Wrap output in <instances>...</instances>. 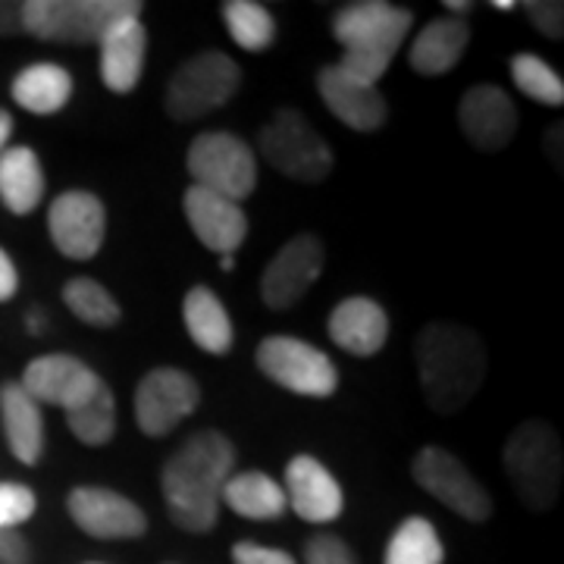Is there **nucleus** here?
I'll return each mask as SVG.
<instances>
[{"label":"nucleus","instance_id":"6ab92c4d","mask_svg":"<svg viewBox=\"0 0 564 564\" xmlns=\"http://www.w3.org/2000/svg\"><path fill=\"white\" fill-rule=\"evenodd\" d=\"M182 207H185V220L192 226L195 239L204 248L217 251L223 258H229L236 248H242L245 236H248V217H245L242 204L192 185L185 192Z\"/></svg>","mask_w":564,"mask_h":564},{"label":"nucleus","instance_id":"a211bd4d","mask_svg":"<svg viewBox=\"0 0 564 564\" xmlns=\"http://www.w3.org/2000/svg\"><path fill=\"white\" fill-rule=\"evenodd\" d=\"M282 492H285V505L307 524H329L345 508L343 486L314 455H295L285 464Z\"/></svg>","mask_w":564,"mask_h":564},{"label":"nucleus","instance_id":"39448f33","mask_svg":"<svg viewBox=\"0 0 564 564\" xmlns=\"http://www.w3.org/2000/svg\"><path fill=\"white\" fill-rule=\"evenodd\" d=\"M141 17L139 0H29L22 32L54 44H101L122 20Z\"/></svg>","mask_w":564,"mask_h":564},{"label":"nucleus","instance_id":"5701e85b","mask_svg":"<svg viewBox=\"0 0 564 564\" xmlns=\"http://www.w3.org/2000/svg\"><path fill=\"white\" fill-rule=\"evenodd\" d=\"M0 421L13 458L22 464H39L44 452V414L41 404L20 383L0 386Z\"/></svg>","mask_w":564,"mask_h":564},{"label":"nucleus","instance_id":"f257e3e1","mask_svg":"<svg viewBox=\"0 0 564 564\" xmlns=\"http://www.w3.org/2000/svg\"><path fill=\"white\" fill-rule=\"evenodd\" d=\"M236 467V448L220 430L188 436L163 464V502L185 533H207L220 518V496Z\"/></svg>","mask_w":564,"mask_h":564},{"label":"nucleus","instance_id":"f3484780","mask_svg":"<svg viewBox=\"0 0 564 564\" xmlns=\"http://www.w3.org/2000/svg\"><path fill=\"white\" fill-rule=\"evenodd\" d=\"M464 139L477 151H502L518 132V107L499 85H474L458 104Z\"/></svg>","mask_w":564,"mask_h":564},{"label":"nucleus","instance_id":"79ce46f5","mask_svg":"<svg viewBox=\"0 0 564 564\" xmlns=\"http://www.w3.org/2000/svg\"><path fill=\"white\" fill-rule=\"evenodd\" d=\"M220 267H223V270H232V267H236V263H232V254H229V258H223Z\"/></svg>","mask_w":564,"mask_h":564},{"label":"nucleus","instance_id":"a878e982","mask_svg":"<svg viewBox=\"0 0 564 564\" xmlns=\"http://www.w3.org/2000/svg\"><path fill=\"white\" fill-rule=\"evenodd\" d=\"M13 101L35 117H51L73 98V76L57 63H32L13 79Z\"/></svg>","mask_w":564,"mask_h":564},{"label":"nucleus","instance_id":"2f4dec72","mask_svg":"<svg viewBox=\"0 0 564 564\" xmlns=\"http://www.w3.org/2000/svg\"><path fill=\"white\" fill-rule=\"evenodd\" d=\"M511 79L530 101H540L545 107H562L564 104L562 76L536 54H514L511 57Z\"/></svg>","mask_w":564,"mask_h":564},{"label":"nucleus","instance_id":"f03ea898","mask_svg":"<svg viewBox=\"0 0 564 564\" xmlns=\"http://www.w3.org/2000/svg\"><path fill=\"white\" fill-rule=\"evenodd\" d=\"M417 377L426 404L452 417L474 402L486 377V345L480 333L462 323H426L414 343Z\"/></svg>","mask_w":564,"mask_h":564},{"label":"nucleus","instance_id":"b1692460","mask_svg":"<svg viewBox=\"0 0 564 564\" xmlns=\"http://www.w3.org/2000/svg\"><path fill=\"white\" fill-rule=\"evenodd\" d=\"M44 170L32 148H7L0 154V202L10 214L25 217L44 202Z\"/></svg>","mask_w":564,"mask_h":564},{"label":"nucleus","instance_id":"ddd939ff","mask_svg":"<svg viewBox=\"0 0 564 564\" xmlns=\"http://www.w3.org/2000/svg\"><path fill=\"white\" fill-rule=\"evenodd\" d=\"M66 511L73 524L95 540H139L148 530L139 505L107 486H76L66 499Z\"/></svg>","mask_w":564,"mask_h":564},{"label":"nucleus","instance_id":"c9c22d12","mask_svg":"<svg viewBox=\"0 0 564 564\" xmlns=\"http://www.w3.org/2000/svg\"><path fill=\"white\" fill-rule=\"evenodd\" d=\"M232 564H299L289 552L270 549L258 543H236L232 545Z\"/></svg>","mask_w":564,"mask_h":564},{"label":"nucleus","instance_id":"412c9836","mask_svg":"<svg viewBox=\"0 0 564 564\" xmlns=\"http://www.w3.org/2000/svg\"><path fill=\"white\" fill-rule=\"evenodd\" d=\"M101 82L113 95L135 91L144 73V54H148V32L141 17L122 20L101 39Z\"/></svg>","mask_w":564,"mask_h":564},{"label":"nucleus","instance_id":"4c0bfd02","mask_svg":"<svg viewBox=\"0 0 564 564\" xmlns=\"http://www.w3.org/2000/svg\"><path fill=\"white\" fill-rule=\"evenodd\" d=\"M20 289V273H17V263L10 261V254L0 248V302H10Z\"/></svg>","mask_w":564,"mask_h":564},{"label":"nucleus","instance_id":"2eb2a0df","mask_svg":"<svg viewBox=\"0 0 564 564\" xmlns=\"http://www.w3.org/2000/svg\"><path fill=\"white\" fill-rule=\"evenodd\" d=\"M20 386L39 404H57L63 411H73L91 402L101 392L104 380L73 355H41L25 364Z\"/></svg>","mask_w":564,"mask_h":564},{"label":"nucleus","instance_id":"c85d7f7f","mask_svg":"<svg viewBox=\"0 0 564 564\" xmlns=\"http://www.w3.org/2000/svg\"><path fill=\"white\" fill-rule=\"evenodd\" d=\"M445 549L426 518H408L386 545L383 564H443Z\"/></svg>","mask_w":564,"mask_h":564},{"label":"nucleus","instance_id":"423d86ee","mask_svg":"<svg viewBox=\"0 0 564 564\" xmlns=\"http://www.w3.org/2000/svg\"><path fill=\"white\" fill-rule=\"evenodd\" d=\"M242 69L223 51H204L185 61L166 85V113L176 122H195L236 98Z\"/></svg>","mask_w":564,"mask_h":564},{"label":"nucleus","instance_id":"7ed1b4c3","mask_svg":"<svg viewBox=\"0 0 564 564\" xmlns=\"http://www.w3.org/2000/svg\"><path fill=\"white\" fill-rule=\"evenodd\" d=\"M414 13L386 3V0H358L345 3L333 17V35L343 47V66L348 76L377 85L389 63L402 51V41L411 32Z\"/></svg>","mask_w":564,"mask_h":564},{"label":"nucleus","instance_id":"1a4fd4ad","mask_svg":"<svg viewBox=\"0 0 564 564\" xmlns=\"http://www.w3.org/2000/svg\"><path fill=\"white\" fill-rule=\"evenodd\" d=\"M258 367L267 380L282 389L307 395V399H329L339 389L336 364L304 339L295 336H267L258 345Z\"/></svg>","mask_w":564,"mask_h":564},{"label":"nucleus","instance_id":"393cba45","mask_svg":"<svg viewBox=\"0 0 564 564\" xmlns=\"http://www.w3.org/2000/svg\"><path fill=\"white\" fill-rule=\"evenodd\" d=\"M182 321H185L192 343L207 355L232 351V321L214 289H207V285L188 289V295L182 302Z\"/></svg>","mask_w":564,"mask_h":564},{"label":"nucleus","instance_id":"a19ab883","mask_svg":"<svg viewBox=\"0 0 564 564\" xmlns=\"http://www.w3.org/2000/svg\"><path fill=\"white\" fill-rule=\"evenodd\" d=\"M445 10L458 13V20H462L464 13H470V10H474V3H462V0H445Z\"/></svg>","mask_w":564,"mask_h":564},{"label":"nucleus","instance_id":"9d476101","mask_svg":"<svg viewBox=\"0 0 564 564\" xmlns=\"http://www.w3.org/2000/svg\"><path fill=\"white\" fill-rule=\"evenodd\" d=\"M411 474L423 492H430L448 511H455L458 518L470 524H484L492 518V499L484 486L477 484V477L467 470L462 458H455L452 452H445L440 445H426L414 455Z\"/></svg>","mask_w":564,"mask_h":564},{"label":"nucleus","instance_id":"7c9ffc66","mask_svg":"<svg viewBox=\"0 0 564 564\" xmlns=\"http://www.w3.org/2000/svg\"><path fill=\"white\" fill-rule=\"evenodd\" d=\"M66 426L79 443L91 445V448L107 445L113 440V433H117V399L107 389V383L101 386V392L91 402L66 411Z\"/></svg>","mask_w":564,"mask_h":564},{"label":"nucleus","instance_id":"58836bf2","mask_svg":"<svg viewBox=\"0 0 564 564\" xmlns=\"http://www.w3.org/2000/svg\"><path fill=\"white\" fill-rule=\"evenodd\" d=\"M17 32H22V3L0 0V39H10Z\"/></svg>","mask_w":564,"mask_h":564},{"label":"nucleus","instance_id":"4be33fe9","mask_svg":"<svg viewBox=\"0 0 564 564\" xmlns=\"http://www.w3.org/2000/svg\"><path fill=\"white\" fill-rule=\"evenodd\" d=\"M470 44V25L458 17H440L426 22L421 35L411 41L408 63L417 76H445L462 63Z\"/></svg>","mask_w":564,"mask_h":564},{"label":"nucleus","instance_id":"dca6fc26","mask_svg":"<svg viewBox=\"0 0 564 564\" xmlns=\"http://www.w3.org/2000/svg\"><path fill=\"white\" fill-rule=\"evenodd\" d=\"M317 91L326 110L355 132H377L389 120V104L377 85L348 76L339 63H329L317 73Z\"/></svg>","mask_w":564,"mask_h":564},{"label":"nucleus","instance_id":"ea45409f","mask_svg":"<svg viewBox=\"0 0 564 564\" xmlns=\"http://www.w3.org/2000/svg\"><path fill=\"white\" fill-rule=\"evenodd\" d=\"M13 135V117L7 110H0V154L7 151V141Z\"/></svg>","mask_w":564,"mask_h":564},{"label":"nucleus","instance_id":"72a5a7b5","mask_svg":"<svg viewBox=\"0 0 564 564\" xmlns=\"http://www.w3.org/2000/svg\"><path fill=\"white\" fill-rule=\"evenodd\" d=\"M304 564H358L345 540L333 533H317L304 545Z\"/></svg>","mask_w":564,"mask_h":564},{"label":"nucleus","instance_id":"6e6552de","mask_svg":"<svg viewBox=\"0 0 564 564\" xmlns=\"http://www.w3.org/2000/svg\"><path fill=\"white\" fill-rule=\"evenodd\" d=\"M188 173L198 188L242 204L258 185L254 151L232 132H202L188 148Z\"/></svg>","mask_w":564,"mask_h":564},{"label":"nucleus","instance_id":"0eeeda50","mask_svg":"<svg viewBox=\"0 0 564 564\" xmlns=\"http://www.w3.org/2000/svg\"><path fill=\"white\" fill-rule=\"evenodd\" d=\"M261 154L276 173L295 182H323L333 173V148L311 120L285 107L261 129Z\"/></svg>","mask_w":564,"mask_h":564},{"label":"nucleus","instance_id":"f704fd0d","mask_svg":"<svg viewBox=\"0 0 564 564\" xmlns=\"http://www.w3.org/2000/svg\"><path fill=\"white\" fill-rule=\"evenodd\" d=\"M530 22L543 32L545 39L562 41L564 35V7L558 0H530L524 7Z\"/></svg>","mask_w":564,"mask_h":564},{"label":"nucleus","instance_id":"e433bc0d","mask_svg":"<svg viewBox=\"0 0 564 564\" xmlns=\"http://www.w3.org/2000/svg\"><path fill=\"white\" fill-rule=\"evenodd\" d=\"M32 549L20 530H0V564H29Z\"/></svg>","mask_w":564,"mask_h":564},{"label":"nucleus","instance_id":"bb28decb","mask_svg":"<svg viewBox=\"0 0 564 564\" xmlns=\"http://www.w3.org/2000/svg\"><path fill=\"white\" fill-rule=\"evenodd\" d=\"M220 502L229 505L239 518H248V521H280L289 511L282 486L261 470H245V474L229 477L223 486Z\"/></svg>","mask_w":564,"mask_h":564},{"label":"nucleus","instance_id":"473e14b6","mask_svg":"<svg viewBox=\"0 0 564 564\" xmlns=\"http://www.w3.org/2000/svg\"><path fill=\"white\" fill-rule=\"evenodd\" d=\"M35 492L22 484H0V530H20L35 514Z\"/></svg>","mask_w":564,"mask_h":564},{"label":"nucleus","instance_id":"9b49d317","mask_svg":"<svg viewBox=\"0 0 564 564\" xmlns=\"http://www.w3.org/2000/svg\"><path fill=\"white\" fill-rule=\"evenodd\" d=\"M202 402V386L180 367H154L135 389V423L144 436H166Z\"/></svg>","mask_w":564,"mask_h":564},{"label":"nucleus","instance_id":"20e7f679","mask_svg":"<svg viewBox=\"0 0 564 564\" xmlns=\"http://www.w3.org/2000/svg\"><path fill=\"white\" fill-rule=\"evenodd\" d=\"M502 467L518 499L530 511H549L558 502L564 452L558 433L545 421H524L514 426L502 448Z\"/></svg>","mask_w":564,"mask_h":564},{"label":"nucleus","instance_id":"aec40b11","mask_svg":"<svg viewBox=\"0 0 564 564\" xmlns=\"http://www.w3.org/2000/svg\"><path fill=\"white\" fill-rule=\"evenodd\" d=\"M326 329H329V339L343 351L370 358V355L383 351L386 339H389V317H386L383 304L355 295V299H345L333 307Z\"/></svg>","mask_w":564,"mask_h":564},{"label":"nucleus","instance_id":"f8f14e48","mask_svg":"<svg viewBox=\"0 0 564 564\" xmlns=\"http://www.w3.org/2000/svg\"><path fill=\"white\" fill-rule=\"evenodd\" d=\"M47 232L57 251L73 258V261H88L101 251L104 236H107V210L98 195L91 192H63L54 198L47 210Z\"/></svg>","mask_w":564,"mask_h":564},{"label":"nucleus","instance_id":"c756f323","mask_svg":"<svg viewBox=\"0 0 564 564\" xmlns=\"http://www.w3.org/2000/svg\"><path fill=\"white\" fill-rule=\"evenodd\" d=\"M63 302L82 323L98 326V329H110L122 317L117 299L104 289L101 282L88 280V276H76V280L66 282L63 285Z\"/></svg>","mask_w":564,"mask_h":564},{"label":"nucleus","instance_id":"cd10ccee","mask_svg":"<svg viewBox=\"0 0 564 564\" xmlns=\"http://www.w3.org/2000/svg\"><path fill=\"white\" fill-rule=\"evenodd\" d=\"M223 25L229 32V39L236 41L242 51H267L273 39H276V22H273V13L263 7V3H254V0H229L220 7Z\"/></svg>","mask_w":564,"mask_h":564},{"label":"nucleus","instance_id":"4468645a","mask_svg":"<svg viewBox=\"0 0 564 564\" xmlns=\"http://www.w3.org/2000/svg\"><path fill=\"white\" fill-rule=\"evenodd\" d=\"M323 273V245L317 236H295L282 245L261 276V299L273 311H289L311 292Z\"/></svg>","mask_w":564,"mask_h":564}]
</instances>
